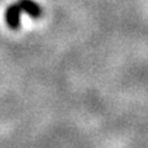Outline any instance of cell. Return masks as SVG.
Listing matches in <instances>:
<instances>
[{
    "label": "cell",
    "mask_w": 148,
    "mask_h": 148,
    "mask_svg": "<svg viewBox=\"0 0 148 148\" xmlns=\"http://www.w3.org/2000/svg\"><path fill=\"white\" fill-rule=\"evenodd\" d=\"M18 5L21 7L22 12H25L26 14H29L31 18H39L42 17V8L36 4L34 0H20Z\"/></svg>",
    "instance_id": "cell-2"
},
{
    "label": "cell",
    "mask_w": 148,
    "mask_h": 148,
    "mask_svg": "<svg viewBox=\"0 0 148 148\" xmlns=\"http://www.w3.org/2000/svg\"><path fill=\"white\" fill-rule=\"evenodd\" d=\"M21 13L22 9L18 5V3L12 4L7 8L5 10V21H7L8 26H9L12 30H17L21 26Z\"/></svg>",
    "instance_id": "cell-1"
}]
</instances>
